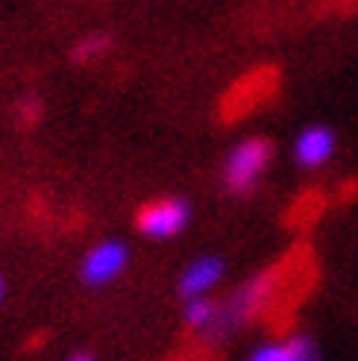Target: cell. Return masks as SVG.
Segmentation results:
<instances>
[{
	"mask_svg": "<svg viewBox=\"0 0 358 361\" xmlns=\"http://www.w3.org/2000/svg\"><path fill=\"white\" fill-rule=\"evenodd\" d=\"M130 262V250L121 241H100L85 252V259L80 264V276L85 285L100 288L109 285L112 279H118L123 274V267Z\"/></svg>",
	"mask_w": 358,
	"mask_h": 361,
	"instance_id": "cell-4",
	"label": "cell"
},
{
	"mask_svg": "<svg viewBox=\"0 0 358 361\" xmlns=\"http://www.w3.org/2000/svg\"><path fill=\"white\" fill-rule=\"evenodd\" d=\"M335 153V135L326 126H309L294 141V156L302 168H320L326 165Z\"/></svg>",
	"mask_w": 358,
	"mask_h": 361,
	"instance_id": "cell-5",
	"label": "cell"
},
{
	"mask_svg": "<svg viewBox=\"0 0 358 361\" xmlns=\"http://www.w3.org/2000/svg\"><path fill=\"white\" fill-rule=\"evenodd\" d=\"M294 341H297V361H320L317 347L309 335H297Z\"/></svg>",
	"mask_w": 358,
	"mask_h": 361,
	"instance_id": "cell-10",
	"label": "cell"
},
{
	"mask_svg": "<svg viewBox=\"0 0 358 361\" xmlns=\"http://www.w3.org/2000/svg\"><path fill=\"white\" fill-rule=\"evenodd\" d=\"M249 361H297V341H285V344H261L249 353Z\"/></svg>",
	"mask_w": 358,
	"mask_h": 361,
	"instance_id": "cell-8",
	"label": "cell"
},
{
	"mask_svg": "<svg viewBox=\"0 0 358 361\" xmlns=\"http://www.w3.org/2000/svg\"><path fill=\"white\" fill-rule=\"evenodd\" d=\"M271 144L264 138H249L244 144H238L235 150L226 156V165H223V183L232 194H244L249 191L259 176L264 173L267 161H271Z\"/></svg>",
	"mask_w": 358,
	"mask_h": 361,
	"instance_id": "cell-1",
	"label": "cell"
},
{
	"mask_svg": "<svg viewBox=\"0 0 358 361\" xmlns=\"http://www.w3.org/2000/svg\"><path fill=\"white\" fill-rule=\"evenodd\" d=\"M214 317H218V305H214L211 300H206V297L188 300V305H185V323L191 329H206L209 332Z\"/></svg>",
	"mask_w": 358,
	"mask_h": 361,
	"instance_id": "cell-7",
	"label": "cell"
},
{
	"mask_svg": "<svg viewBox=\"0 0 358 361\" xmlns=\"http://www.w3.org/2000/svg\"><path fill=\"white\" fill-rule=\"evenodd\" d=\"M106 47H109V35H106V32H92V35H85V39L77 44L74 59L77 62H92V59L100 56V53H106Z\"/></svg>",
	"mask_w": 358,
	"mask_h": 361,
	"instance_id": "cell-9",
	"label": "cell"
},
{
	"mask_svg": "<svg viewBox=\"0 0 358 361\" xmlns=\"http://www.w3.org/2000/svg\"><path fill=\"white\" fill-rule=\"evenodd\" d=\"M4 297H6V282H4V276H0V302H4Z\"/></svg>",
	"mask_w": 358,
	"mask_h": 361,
	"instance_id": "cell-12",
	"label": "cell"
},
{
	"mask_svg": "<svg viewBox=\"0 0 358 361\" xmlns=\"http://www.w3.org/2000/svg\"><path fill=\"white\" fill-rule=\"evenodd\" d=\"M221 276H223V262L221 259H214V256L197 259L185 267L183 279H179V294H183L185 300L206 297V291H211V288L221 282Z\"/></svg>",
	"mask_w": 358,
	"mask_h": 361,
	"instance_id": "cell-6",
	"label": "cell"
},
{
	"mask_svg": "<svg viewBox=\"0 0 358 361\" xmlns=\"http://www.w3.org/2000/svg\"><path fill=\"white\" fill-rule=\"evenodd\" d=\"M68 361H94V358L88 355V353H74V355H70Z\"/></svg>",
	"mask_w": 358,
	"mask_h": 361,
	"instance_id": "cell-11",
	"label": "cell"
},
{
	"mask_svg": "<svg viewBox=\"0 0 358 361\" xmlns=\"http://www.w3.org/2000/svg\"><path fill=\"white\" fill-rule=\"evenodd\" d=\"M191 218V209L185 200H176V197H165V200H156L150 206L141 209L138 214V229L141 235L147 238H173L179 235Z\"/></svg>",
	"mask_w": 358,
	"mask_h": 361,
	"instance_id": "cell-3",
	"label": "cell"
},
{
	"mask_svg": "<svg viewBox=\"0 0 358 361\" xmlns=\"http://www.w3.org/2000/svg\"><path fill=\"white\" fill-rule=\"evenodd\" d=\"M267 291H271V276H256L253 282H247L241 291H235V297L226 302V309H218V317H214L211 329H209L211 341L226 338L229 332H235L244 320L253 317L256 309L264 302Z\"/></svg>",
	"mask_w": 358,
	"mask_h": 361,
	"instance_id": "cell-2",
	"label": "cell"
}]
</instances>
